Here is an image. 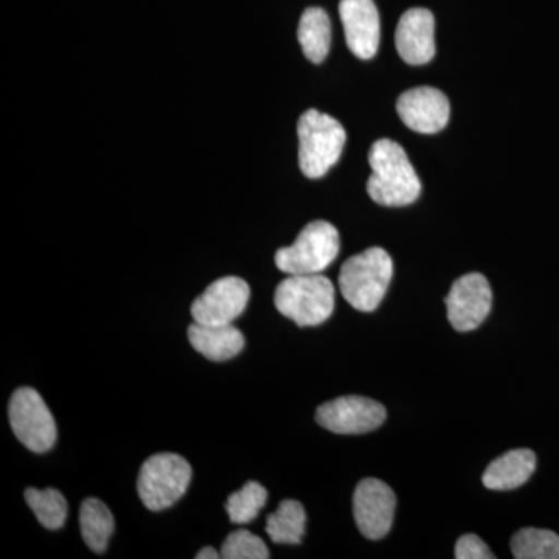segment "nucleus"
I'll return each instance as SVG.
<instances>
[{
    "instance_id": "nucleus-1",
    "label": "nucleus",
    "mask_w": 559,
    "mask_h": 559,
    "mask_svg": "<svg viewBox=\"0 0 559 559\" xmlns=\"http://www.w3.org/2000/svg\"><path fill=\"white\" fill-rule=\"evenodd\" d=\"M371 175L367 182L371 200L384 207L414 204L421 193V182L406 151L400 143L380 139L369 151Z\"/></svg>"
},
{
    "instance_id": "nucleus-2",
    "label": "nucleus",
    "mask_w": 559,
    "mask_h": 559,
    "mask_svg": "<svg viewBox=\"0 0 559 559\" xmlns=\"http://www.w3.org/2000/svg\"><path fill=\"white\" fill-rule=\"evenodd\" d=\"M393 277V261L381 248H370L342 264L340 288L344 299L360 312L380 307Z\"/></svg>"
},
{
    "instance_id": "nucleus-3",
    "label": "nucleus",
    "mask_w": 559,
    "mask_h": 559,
    "mask_svg": "<svg viewBox=\"0 0 559 559\" xmlns=\"http://www.w3.org/2000/svg\"><path fill=\"white\" fill-rule=\"evenodd\" d=\"M274 304L299 326L322 325L334 311V286L322 274L289 275L275 289Z\"/></svg>"
},
{
    "instance_id": "nucleus-4",
    "label": "nucleus",
    "mask_w": 559,
    "mask_h": 559,
    "mask_svg": "<svg viewBox=\"0 0 559 559\" xmlns=\"http://www.w3.org/2000/svg\"><path fill=\"white\" fill-rule=\"evenodd\" d=\"M297 135L300 170L310 179L322 178L336 165L347 140L340 121L318 109L301 114Z\"/></svg>"
},
{
    "instance_id": "nucleus-5",
    "label": "nucleus",
    "mask_w": 559,
    "mask_h": 559,
    "mask_svg": "<svg viewBox=\"0 0 559 559\" xmlns=\"http://www.w3.org/2000/svg\"><path fill=\"white\" fill-rule=\"evenodd\" d=\"M340 231L326 221H312L289 248L278 249L275 264L288 275L320 274L336 260Z\"/></svg>"
},
{
    "instance_id": "nucleus-6",
    "label": "nucleus",
    "mask_w": 559,
    "mask_h": 559,
    "mask_svg": "<svg viewBox=\"0 0 559 559\" xmlns=\"http://www.w3.org/2000/svg\"><path fill=\"white\" fill-rule=\"evenodd\" d=\"M190 463L171 452L156 454L140 468L139 498L151 511H162L175 506L190 487Z\"/></svg>"
},
{
    "instance_id": "nucleus-7",
    "label": "nucleus",
    "mask_w": 559,
    "mask_h": 559,
    "mask_svg": "<svg viewBox=\"0 0 559 559\" xmlns=\"http://www.w3.org/2000/svg\"><path fill=\"white\" fill-rule=\"evenodd\" d=\"M9 415L14 436L27 450L44 454L57 443V423L35 389H17L11 396Z\"/></svg>"
},
{
    "instance_id": "nucleus-8",
    "label": "nucleus",
    "mask_w": 559,
    "mask_h": 559,
    "mask_svg": "<svg viewBox=\"0 0 559 559\" xmlns=\"http://www.w3.org/2000/svg\"><path fill=\"white\" fill-rule=\"evenodd\" d=\"M388 412L378 401L366 396H341L322 404L316 412V421L334 433H366L380 428Z\"/></svg>"
},
{
    "instance_id": "nucleus-9",
    "label": "nucleus",
    "mask_w": 559,
    "mask_h": 559,
    "mask_svg": "<svg viewBox=\"0 0 559 559\" xmlns=\"http://www.w3.org/2000/svg\"><path fill=\"white\" fill-rule=\"evenodd\" d=\"M250 288L240 277L216 280L191 305L194 322L202 325H230L248 307Z\"/></svg>"
},
{
    "instance_id": "nucleus-10",
    "label": "nucleus",
    "mask_w": 559,
    "mask_h": 559,
    "mask_svg": "<svg viewBox=\"0 0 559 559\" xmlns=\"http://www.w3.org/2000/svg\"><path fill=\"white\" fill-rule=\"evenodd\" d=\"M444 301L451 325L462 333L473 331L485 322L491 311V286L484 275L473 272L452 283Z\"/></svg>"
},
{
    "instance_id": "nucleus-11",
    "label": "nucleus",
    "mask_w": 559,
    "mask_h": 559,
    "mask_svg": "<svg viewBox=\"0 0 559 559\" xmlns=\"http://www.w3.org/2000/svg\"><path fill=\"white\" fill-rule=\"evenodd\" d=\"M396 498L393 489L382 480L364 479L353 496L356 525L366 538L382 539L390 532L395 514Z\"/></svg>"
},
{
    "instance_id": "nucleus-12",
    "label": "nucleus",
    "mask_w": 559,
    "mask_h": 559,
    "mask_svg": "<svg viewBox=\"0 0 559 559\" xmlns=\"http://www.w3.org/2000/svg\"><path fill=\"white\" fill-rule=\"evenodd\" d=\"M400 119L419 134H436L447 128L451 105L447 95L436 87H414L396 102Z\"/></svg>"
},
{
    "instance_id": "nucleus-13",
    "label": "nucleus",
    "mask_w": 559,
    "mask_h": 559,
    "mask_svg": "<svg viewBox=\"0 0 559 559\" xmlns=\"http://www.w3.org/2000/svg\"><path fill=\"white\" fill-rule=\"evenodd\" d=\"M340 14L348 49L359 60H371L380 49V11L373 0H341Z\"/></svg>"
},
{
    "instance_id": "nucleus-14",
    "label": "nucleus",
    "mask_w": 559,
    "mask_h": 559,
    "mask_svg": "<svg viewBox=\"0 0 559 559\" xmlns=\"http://www.w3.org/2000/svg\"><path fill=\"white\" fill-rule=\"evenodd\" d=\"M436 20L426 9H411L401 16L395 33L396 50L411 66L428 64L436 55Z\"/></svg>"
},
{
    "instance_id": "nucleus-15",
    "label": "nucleus",
    "mask_w": 559,
    "mask_h": 559,
    "mask_svg": "<svg viewBox=\"0 0 559 559\" xmlns=\"http://www.w3.org/2000/svg\"><path fill=\"white\" fill-rule=\"evenodd\" d=\"M191 347L215 362H224L240 355L246 341L234 325H202L193 322L189 326Z\"/></svg>"
},
{
    "instance_id": "nucleus-16",
    "label": "nucleus",
    "mask_w": 559,
    "mask_h": 559,
    "mask_svg": "<svg viewBox=\"0 0 559 559\" xmlns=\"http://www.w3.org/2000/svg\"><path fill=\"white\" fill-rule=\"evenodd\" d=\"M535 469V452L514 450L489 463L481 480L488 489L509 491V489L522 487L533 476Z\"/></svg>"
},
{
    "instance_id": "nucleus-17",
    "label": "nucleus",
    "mask_w": 559,
    "mask_h": 559,
    "mask_svg": "<svg viewBox=\"0 0 559 559\" xmlns=\"http://www.w3.org/2000/svg\"><path fill=\"white\" fill-rule=\"evenodd\" d=\"M297 38L308 60L314 64L325 60L331 46V22L326 11L318 7L305 10L300 17Z\"/></svg>"
},
{
    "instance_id": "nucleus-18",
    "label": "nucleus",
    "mask_w": 559,
    "mask_h": 559,
    "mask_svg": "<svg viewBox=\"0 0 559 559\" xmlns=\"http://www.w3.org/2000/svg\"><path fill=\"white\" fill-rule=\"evenodd\" d=\"M81 535L84 543L95 554H103L108 547L110 536H112L114 516L106 503L100 499H86L81 503L80 510Z\"/></svg>"
},
{
    "instance_id": "nucleus-19",
    "label": "nucleus",
    "mask_w": 559,
    "mask_h": 559,
    "mask_svg": "<svg viewBox=\"0 0 559 559\" xmlns=\"http://www.w3.org/2000/svg\"><path fill=\"white\" fill-rule=\"evenodd\" d=\"M307 528V511L299 500H283L267 518L266 532L275 544H300Z\"/></svg>"
},
{
    "instance_id": "nucleus-20",
    "label": "nucleus",
    "mask_w": 559,
    "mask_h": 559,
    "mask_svg": "<svg viewBox=\"0 0 559 559\" xmlns=\"http://www.w3.org/2000/svg\"><path fill=\"white\" fill-rule=\"evenodd\" d=\"M510 547L516 559H559V536L550 530L522 528Z\"/></svg>"
},
{
    "instance_id": "nucleus-21",
    "label": "nucleus",
    "mask_w": 559,
    "mask_h": 559,
    "mask_svg": "<svg viewBox=\"0 0 559 559\" xmlns=\"http://www.w3.org/2000/svg\"><path fill=\"white\" fill-rule=\"evenodd\" d=\"M25 500L40 524L49 530H60L68 520V502L58 489L28 488Z\"/></svg>"
},
{
    "instance_id": "nucleus-22",
    "label": "nucleus",
    "mask_w": 559,
    "mask_h": 559,
    "mask_svg": "<svg viewBox=\"0 0 559 559\" xmlns=\"http://www.w3.org/2000/svg\"><path fill=\"white\" fill-rule=\"evenodd\" d=\"M267 491L259 481L250 480L227 499L226 510L234 524H249L259 516L261 509L266 506Z\"/></svg>"
},
{
    "instance_id": "nucleus-23",
    "label": "nucleus",
    "mask_w": 559,
    "mask_h": 559,
    "mask_svg": "<svg viewBox=\"0 0 559 559\" xmlns=\"http://www.w3.org/2000/svg\"><path fill=\"white\" fill-rule=\"evenodd\" d=\"M221 558L226 559H267L271 558L264 540L248 530L230 533L221 547Z\"/></svg>"
},
{
    "instance_id": "nucleus-24",
    "label": "nucleus",
    "mask_w": 559,
    "mask_h": 559,
    "mask_svg": "<svg viewBox=\"0 0 559 559\" xmlns=\"http://www.w3.org/2000/svg\"><path fill=\"white\" fill-rule=\"evenodd\" d=\"M455 558L457 559H495L496 555L489 550L487 544L476 535H463L455 544Z\"/></svg>"
},
{
    "instance_id": "nucleus-25",
    "label": "nucleus",
    "mask_w": 559,
    "mask_h": 559,
    "mask_svg": "<svg viewBox=\"0 0 559 559\" xmlns=\"http://www.w3.org/2000/svg\"><path fill=\"white\" fill-rule=\"evenodd\" d=\"M221 551L213 549V547H204V549L200 550V554L197 555V559H219Z\"/></svg>"
}]
</instances>
